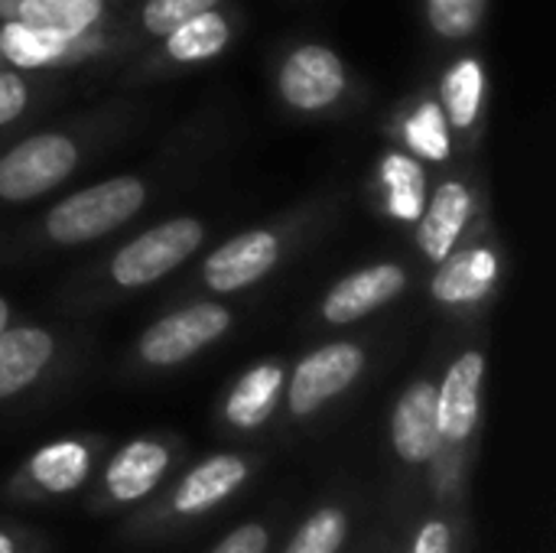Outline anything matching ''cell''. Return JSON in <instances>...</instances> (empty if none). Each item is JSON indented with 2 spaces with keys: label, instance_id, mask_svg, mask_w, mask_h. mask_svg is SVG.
Wrapping results in <instances>:
<instances>
[{
  "label": "cell",
  "instance_id": "9",
  "mask_svg": "<svg viewBox=\"0 0 556 553\" xmlns=\"http://www.w3.org/2000/svg\"><path fill=\"white\" fill-rule=\"evenodd\" d=\"M238 23H241V13L228 3L182 20L160 39H153L147 52H140V59L127 68L124 81L130 85L156 81L173 72L215 62L218 55H225V49L238 36Z\"/></svg>",
  "mask_w": 556,
  "mask_h": 553
},
{
  "label": "cell",
  "instance_id": "23",
  "mask_svg": "<svg viewBox=\"0 0 556 553\" xmlns=\"http://www.w3.org/2000/svg\"><path fill=\"white\" fill-rule=\"evenodd\" d=\"M228 0H137L124 16L117 20V46L124 49H143L182 20L205 13L212 7H222Z\"/></svg>",
  "mask_w": 556,
  "mask_h": 553
},
{
  "label": "cell",
  "instance_id": "17",
  "mask_svg": "<svg viewBox=\"0 0 556 553\" xmlns=\"http://www.w3.org/2000/svg\"><path fill=\"white\" fill-rule=\"evenodd\" d=\"M124 0H0V16L68 39L117 29Z\"/></svg>",
  "mask_w": 556,
  "mask_h": 553
},
{
  "label": "cell",
  "instance_id": "31",
  "mask_svg": "<svg viewBox=\"0 0 556 553\" xmlns=\"http://www.w3.org/2000/svg\"><path fill=\"white\" fill-rule=\"evenodd\" d=\"M0 553H16V548H13V541L0 531Z\"/></svg>",
  "mask_w": 556,
  "mask_h": 553
},
{
  "label": "cell",
  "instance_id": "30",
  "mask_svg": "<svg viewBox=\"0 0 556 553\" xmlns=\"http://www.w3.org/2000/svg\"><path fill=\"white\" fill-rule=\"evenodd\" d=\"M10 323H13V306H10V300L0 293V332H3Z\"/></svg>",
  "mask_w": 556,
  "mask_h": 553
},
{
  "label": "cell",
  "instance_id": "28",
  "mask_svg": "<svg viewBox=\"0 0 556 553\" xmlns=\"http://www.w3.org/2000/svg\"><path fill=\"white\" fill-rule=\"evenodd\" d=\"M270 535L264 525H244L238 531H231L212 553H267Z\"/></svg>",
  "mask_w": 556,
  "mask_h": 553
},
{
  "label": "cell",
  "instance_id": "11",
  "mask_svg": "<svg viewBox=\"0 0 556 553\" xmlns=\"http://www.w3.org/2000/svg\"><path fill=\"white\" fill-rule=\"evenodd\" d=\"M433 95L443 108V117L456 137L463 160H472L482 147L485 124H489V65L479 49L456 52L437 85Z\"/></svg>",
  "mask_w": 556,
  "mask_h": 553
},
{
  "label": "cell",
  "instance_id": "27",
  "mask_svg": "<svg viewBox=\"0 0 556 553\" xmlns=\"http://www.w3.org/2000/svg\"><path fill=\"white\" fill-rule=\"evenodd\" d=\"M36 104V85L29 72L0 65V130L23 121Z\"/></svg>",
  "mask_w": 556,
  "mask_h": 553
},
{
  "label": "cell",
  "instance_id": "32",
  "mask_svg": "<svg viewBox=\"0 0 556 553\" xmlns=\"http://www.w3.org/2000/svg\"><path fill=\"white\" fill-rule=\"evenodd\" d=\"M0 65H3V55H0Z\"/></svg>",
  "mask_w": 556,
  "mask_h": 553
},
{
  "label": "cell",
  "instance_id": "18",
  "mask_svg": "<svg viewBox=\"0 0 556 553\" xmlns=\"http://www.w3.org/2000/svg\"><path fill=\"white\" fill-rule=\"evenodd\" d=\"M391 447L410 466H424L443 450L440 420H437V381L433 378L410 381L401 391V398L394 401Z\"/></svg>",
  "mask_w": 556,
  "mask_h": 553
},
{
  "label": "cell",
  "instance_id": "16",
  "mask_svg": "<svg viewBox=\"0 0 556 553\" xmlns=\"http://www.w3.org/2000/svg\"><path fill=\"white\" fill-rule=\"evenodd\" d=\"M489 359L482 345L463 349L437 381V420L443 447H463L472 440L482 417V391H485Z\"/></svg>",
  "mask_w": 556,
  "mask_h": 553
},
{
  "label": "cell",
  "instance_id": "29",
  "mask_svg": "<svg viewBox=\"0 0 556 553\" xmlns=\"http://www.w3.org/2000/svg\"><path fill=\"white\" fill-rule=\"evenodd\" d=\"M453 548V531L446 521H427L414 541V551L410 553H450Z\"/></svg>",
  "mask_w": 556,
  "mask_h": 553
},
{
  "label": "cell",
  "instance_id": "10",
  "mask_svg": "<svg viewBox=\"0 0 556 553\" xmlns=\"http://www.w3.org/2000/svg\"><path fill=\"white\" fill-rule=\"evenodd\" d=\"M368 368V349L352 339L326 342L306 352L290 372L283 385V401L293 420H306L319 414L326 404L355 388V381Z\"/></svg>",
  "mask_w": 556,
  "mask_h": 553
},
{
  "label": "cell",
  "instance_id": "6",
  "mask_svg": "<svg viewBox=\"0 0 556 553\" xmlns=\"http://www.w3.org/2000/svg\"><path fill=\"white\" fill-rule=\"evenodd\" d=\"M85 153L88 134L65 127L26 134L0 153V202L26 205L55 192L85 163Z\"/></svg>",
  "mask_w": 556,
  "mask_h": 553
},
{
  "label": "cell",
  "instance_id": "14",
  "mask_svg": "<svg viewBox=\"0 0 556 553\" xmlns=\"http://www.w3.org/2000/svg\"><path fill=\"white\" fill-rule=\"evenodd\" d=\"M384 137H388V143L401 147L404 153H410L414 160H420L433 173H443L463 160L456 137L443 117V108L433 95V85L410 91L391 111V117L384 124Z\"/></svg>",
  "mask_w": 556,
  "mask_h": 553
},
{
  "label": "cell",
  "instance_id": "5",
  "mask_svg": "<svg viewBox=\"0 0 556 553\" xmlns=\"http://www.w3.org/2000/svg\"><path fill=\"white\" fill-rule=\"evenodd\" d=\"M489 218L485 186L472 160H459L433 176L427 205L417 218L414 244L417 254L433 267L450 251H456L482 222Z\"/></svg>",
  "mask_w": 556,
  "mask_h": 553
},
{
  "label": "cell",
  "instance_id": "15",
  "mask_svg": "<svg viewBox=\"0 0 556 553\" xmlns=\"http://www.w3.org/2000/svg\"><path fill=\"white\" fill-rule=\"evenodd\" d=\"M433 176L437 173L427 169L420 160H414L401 147L388 143L375 156V166L368 173V186H365L368 205L375 209V215H381L394 225L414 228L427 205Z\"/></svg>",
  "mask_w": 556,
  "mask_h": 553
},
{
  "label": "cell",
  "instance_id": "12",
  "mask_svg": "<svg viewBox=\"0 0 556 553\" xmlns=\"http://www.w3.org/2000/svg\"><path fill=\"white\" fill-rule=\"evenodd\" d=\"M410 284H414V274L401 261L365 264V267L339 277L323 293V300L316 306V319L323 326H332V329L355 326V323L375 316L378 310L391 306L394 300H401L410 290Z\"/></svg>",
  "mask_w": 556,
  "mask_h": 553
},
{
  "label": "cell",
  "instance_id": "25",
  "mask_svg": "<svg viewBox=\"0 0 556 553\" xmlns=\"http://www.w3.org/2000/svg\"><path fill=\"white\" fill-rule=\"evenodd\" d=\"M492 0H420L427 33L443 46H466L479 39Z\"/></svg>",
  "mask_w": 556,
  "mask_h": 553
},
{
  "label": "cell",
  "instance_id": "2",
  "mask_svg": "<svg viewBox=\"0 0 556 553\" xmlns=\"http://www.w3.org/2000/svg\"><path fill=\"white\" fill-rule=\"evenodd\" d=\"M150 179L140 173H117L81 186L46 209L39 218V241L49 248H85L94 244L127 222H134L150 202Z\"/></svg>",
  "mask_w": 556,
  "mask_h": 553
},
{
  "label": "cell",
  "instance_id": "7",
  "mask_svg": "<svg viewBox=\"0 0 556 553\" xmlns=\"http://www.w3.org/2000/svg\"><path fill=\"white\" fill-rule=\"evenodd\" d=\"M505 287V251L485 218L456 251L433 264L430 300L453 316H479Z\"/></svg>",
  "mask_w": 556,
  "mask_h": 553
},
{
  "label": "cell",
  "instance_id": "26",
  "mask_svg": "<svg viewBox=\"0 0 556 553\" xmlns=\"http://www.w3.org/2000/svg\"><path fill=\"white\" fill-rule=\"evenodd\" d=\"M349 535V521L339 508H319L293 535L287 553H339Z\"/></svg>",
  "mask_w": 556,
  "mask_h": 553
},
{
  "label": "cell",
  "instance_id": "1",
  "mask_svg": "<svg viewBox=\"0 0 556 553\" xmlns=\"http://www.w3.org/2000/svg\"><path fill=\"white\" fill-rule=\"evenodd\" d=\"M326 212V209H323ZM319 205L296 209L287 218L244 228L231 238H225L218 248H212L202 257L199 284L208 297H238L254 287H261L270 274H277L287 257L300 248V241L313 231L319 222Z\"/></svg>",
  "mask_w": 556,
  "mask_h": 553
},
{
  "label": "cell",
  "instance_id": "4",
  "mask_svg": "<svg viewBox=\"0 0 556 553\" xmlns=\"http://www.w3.org/2000/svg\"><path fill=\"white\" fill-rule=\"evenodd\" d=\"M205 238H208V225L199 215L163 218L108 254L101 271L104 287L117 293L150 290L169 274H176L205 244Z\"/></svg>",
  "mask_w": 556,
  "mask_h": 553
},
{
  "label": "cell",
  "instance_id": "8",
  "mask_svg": "<svg viewBox=\"0 0 556 553\" xmlns=\"http://www.w3.org/2000/svg\"><path fill=\"white\" fill-rule=\"evenodd\" d=\"M238 319V310L225 303L222 297L208 300H192L179 310H169L156 323H150L137 345L134 355L143 368H176L222 342Z\"/></svg>",
  "mask_w": 556,
  "mask_h": 553
},
{
  "label": "cell",
  "instance_id": "3",
  "mask_svg": "<svg viewBox=\"0 0 556 553\" xmlns=\"http://www.w3.org/2000/svg\"><path fill=\"white\" fill-rule=\"evenodd\" d=\"M274 95L296 117H332L355 111L358 78L329 42L300 39L274 65Z\"/></svg>",
  "mask_w": 556,
  "mask_h": 553
},
{
  "label": "cell",
  "instance_id": "13",
  "mask_svg": "<svg viewBox=\"0 0 556 553\" xmlns=\"http://www.w3.org/2000/svg\"><path fill=\"white\" fill-rule=\"evenodd\" d=\"M117 49V33L104 29L94 36L68 39L49 29H36L16 20L0 16V55L3 65L39 75V72H55V68H72L81 62H91L98 55H108Z\"/></svg>",
  "mask_w": 556,
  "mask_h": 553
},
{
  "label": "cell",
  "instance_id": "21",
  "mask_svg": "<svg viewBox=\"0 0 556 553\" xmlns=\"http://www.w3.org/2000/svg\"><path fill=\"white\" fill-rule=\"evenodd\" d=\"M248 476H251V469H248L244 456H235V453L208 456L179 482V489L173 495V508L179 515H202V512L215 508L218 502H225L231 492H238L248 482Z\"/></svg>",
  "mask_w": 556,
  "mask_h": 553
},
{
  "label": "cell",
  "instance_id": "19",
  "mask_svg": "<svg viewBox=\"0 0 556 553\" xmlns=\"http://www.w3.org/2000/svg\"><path fill=\"white\" fill-rule=\"evenodd\" d=\"M59 339L39 323H10L0 332V401L29 391L55 362Z\"/></svg>",
  "mask_w": 556,
  "mask_h": 553
},
{
  "label": "cell",
  "instance_id": "24",
  "mask_svg": "<svg viewBox=\"0 0 556 553\" xmlns=\"http://www.w3.org/2000/svg\"><path fill=\"white\" fill-rule=\"evenodd\" d=\"M88 469H91V450L81 440L46 443L26 463V473L33 476V482L52 495L75 492L88 479Z\"/></svg>",
  "mask_w": 556,
  "mask_h": 553
},
{
  "label": "cell",
  "instance_id": "22",
  "mask_svg": "<svg viewBox=\"0 0 556 553\" xmlns=\"http://www.w3.org/2000/svg\"><path fill=\"white\" fill-rule=\"evenodd\" d=\"M169 469V450L160 440H130L114 453L104 473V486L117 502H137L150 495Z\"/></svg>",
  "mask_w": 556,
  "mask_h": 553
},
{
  "label": "cell",
  "instance_id": "20",
  "mask_svg": "<svg viewBox=\"0 0 556 553\" xmlns=\"http://www.w3.org/2000/svg\"><path fill=\"white\" fill-rule=\"evenodd\" d=\"M283 385H287V365L280 359H264L257 365H251L228 391L225 398V420L235 427V430H261L280 398H283Z\"/></svg>",
  "mask_w": 556,
  "mask_h": 553
}]
</instances>
